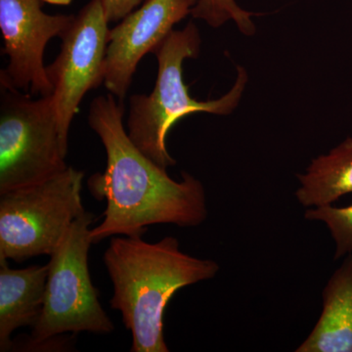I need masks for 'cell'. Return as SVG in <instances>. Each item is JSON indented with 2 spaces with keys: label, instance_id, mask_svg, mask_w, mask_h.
Returning a JSON list of instances; mask_svg holds the SVG:
<instances>
[{
  "label": "cell",
  "instance_id": "6da1fadb",
  "mask_svg": "<svg viewBox=\"0 0 352 352\" xmlns=\"http://www.w3.org/2000/svg\"><path fill=\"white\" fill-rule=\"evenodd\" d=\"M124 107L113 94L94 99L88 124L101 139L107 164L87 179L89 193L106 201L103 221L90 230L94 244L116 235L142 237L148 227H195L208 217L200 180L182 171L175 182L132 142L124 126Z\"/></svg>",
  "mask_w": 352,
  "mask_h": 352
},
{
  "label": "cell",
  "instance_id": "8fae6325",
  "mask_svg": "<svg viewBox=\"0 0 352 352\" xmlns=\"http://www.w3.org/2000/svg\"><path fill=\"white\" fill-rule=\"evenodd\" d=\"M322 298L320 317L296 352H352V254L328 280Z\"/></svg>",
  "mask_w": 352,
  "mask_h": 352
},
{
  "label": "cell",
  "instance_id": "9a60e30c",
  "mask_svg": "<svg viewBox=\"0 0 352 352\" xmlns=\"http://www.w3.org/2000/svg\"><path fill=\"white\" fill-rule=\"evenodd\" d=\"M144 0H102L108 23H116L126 18Z\"/></svg>",
  "mask_w": 352,
  "mask_h": 352
},
{
  "label": "cell",
  "instance_id": "4fadbf2b",
  "mask_svg": "<svg viewBox=\"0 0 352 352\" xmlns=\"http://www.w3.org/2000/svg\"><path fill=\"white\" fill-rule=\"evenodd\" d=\"M305 217L323 222L328 227L336 245L335 261L352 254V205L342 208L333 205L309 208L305 210Z\"/></svg>",
  "mask_w": 352,
  "mask_h": 352
},
{
  "label": "cell",
  "instance_id": "7c38bea8",
  "mask_svg": "<svg viewBox=\"0 0 352 352\" xmlns=\"http://www.w3.org/2000/svg\"><path fill=\"white\" fill-rule=\"evenodd\" d=\"M298 179L296 197L305 208L333 205L352 193V138L312 160L307 173L298 175Z\"/></svg>",
  "mask_w": 352,
  "mask_h": 352
},
{
  "label": "cell",
  "instance_id": "277c9868",
  "mask_svg": "<svg viewBox=\"0 0 352 352\" xmlns=\"http://www.w3.org/2000/svg\"><path fill=\"white\" fill-rule=\"evenodd\" d=\"M94 220V214L85 210L51 254L43 310L32 327L29 342H25V349H34L66 333L106 335L115 330L88 268V254L94 244L89 227Z\"/></svg>",
  "mask_w": 352,
  "mask_h": 352
},
{
  "label": "cell",
  "instance_id": "3957f363",
  "mask_svg": "<svg viewBox=\"0 0 352 352\" xmlns=\"http://www.w3.org/2000/svg\"><path fill=\"white\" fill-rule=\"evenodd\" d=\"M201 43L200 32L193 23L182 31L173 30L152 52L157 61L154 89L149 95L134 94L129 99L127 134L143 154L164 168L176 164L166 145L171 127L191 113L229 115L239 104L248 82L247 71L237 66V80L228 94L217 100L192 98L182 67L185 60L199 56Z\"/></svg>",
  "mask_w": 352,
  "mask_h": 352
},
{
  "label": "cell",
  "instance_id": "ba28073f",
  "mask_svg": "<svg viewBox=\"0 0 352 352\" xmlns=\"http://www.w3.org/2000/svg\"><path fill=\"white\" fill-rule=\"evenodd\" d=\"M43 0H0L2 54L8 65L0 82L36 96H50L52 85L44 66V51L51 38H60L73 24L75 15H50Z\"/></svg>",
  "mask_w": 352,
  "mask_h": 352
},
{
  "label": "cell",
  "instance_id": "5b68a950",
  "mask_svg": "<svg viewBox=\"0 0 352 352\" xmlns=\"http://www.w3.org/2000/svg\"><path fill=\"white\" fill-rule=\"evenodd\" d=\"M85 173L68 166L50 179L0 194V258L22 263L51 256L85 212Z\"/></svg>",
  "mask_w": 352,
  "mask_h": 352
},
{
  "label": "cell",
  "instance_id": "5bb4252c",
  "mask_svg": "<svg viewBox=\"0 0 352 352\" xmlns=\"http://www.w3.org/2000/svg\"><path fill=\"white\" fill-rule=\"evenodd\" d=\"M191 15L195 19L207 22L210 27L219 28L229 20H233L245 36H252L256 25L252 21L254 13L241 8L235 0H197Z\"/></svg>",
  "mask_w": 352,
  "mask_h": 352
},
{
  "label": "cell",
  "instance_id": "9c48e42d",
  "mask_svg": "<svg viewBox=\"0 0 352 352\" xmlns=\"http://www.w3.org/2000/svg\"><path fill=\"white\" fill-rule=\"evenodd\" d=\"M197 0H146L142 7L110 30L104 85L120 102L126 96L139 62L156 50L173 25L191 14Z\"/></svg>",
  "mask_w": 352,
  "mask_h": 352
},
{
  "label": "cell",
  "instance_id": "7a4b0ae2",
  "mask_svg": "<svg viewBox=\"0 0 352 352\" xmlns=\"http://www.w3.org/2000/svg\"><path fill=\"white\" fill-rule=\"evenodd\" d=\"M113 284L112 309L122 314L132 335L131 352H168L164 315L176 292L212 279L219 265L180 250L179 241L166 236L156 243L142 237H116L104 254Z\"/></svg>",
  "mask_w": 352,
  "mask_h": 352
},
{
  "label": "cell",
  "instance_id": "8992f818",
  "mask_svg": "<svg viewBox=\"0 0 352 352\" xmlns=\"http://www.w3.org/2000/svg\"><path fill=\"white\" fill-rule=\"evenodd\" d=\"M68 147L50 95L32 98L0 82V194L67 170Z\"/></svg>",
  "mask_w": 352,
  "mask_h": 352
},
{
  "label": "cell",
  "instance_id": "52a82bcc",
  "mask_svg": "<svg viewBox=\"0 0 352 352\" xmlns=\"http://www.w3.org/2000/svg\"><path fill=\"white\" fill-rule=\"evenodd\" d=\"M108 21L102 0H90L61 36V51L46 66L60 135L69 146V131L85 94L100 87L105 75Z\"/></svg>",
  "mask_w": 352,
  "mask_h": 352
},
{
  "label": "cell",
  "instance_id": "30bf717a",
  "mask_svg": "<svg viewBox=\"0 0 352 352\" xmlns=\"http://www.w3.org/2000/svg\"><path fill=\"white\" fill-rule=\"evenodd\" d=\"M0 258V351H12V333L32 327L41 316L45 296L48 264L23 270L9 267Z\"/></svg>",
  "mask_w": 352,
  "mask_h": 352
}]
</instances>
